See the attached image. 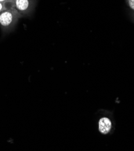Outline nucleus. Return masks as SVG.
Segmentation results:
<instances>
[{"instance_id":"4","label":"nucleus","mask_w":134,"mask_h":151,"mask_svg":"<svg viewBox=\"0 0 134 151\" xmlns=\"http://www.w3.org/2000/svg\"><path fill=\"white\" fill-rule=\"evenodd\" d=\"M126 1L129 8L134 12V0H126Z\"/></svg>"},{"instance_id":"3","label":"nucleus","mask_w":134,"mask_h":151,"mask_svg":"<svg viewBox=\"0 0 134 151\" xmlns=\"http://www.w3.org/2000/svg\"><path fill=\"white\" fill-rule=\"evenodd\" d=\"M112 128V123L108 117H102L99 122V130L103 134H107Z\"/></svg>"},{"instance_id":"1","label":"nucleus","mask_w":134,"mask_h":151,"mask_svg":"<svg viewBox=\"0 0 134 151\" xmlns=\"http://www.w3.org/2000/svg\"><path fill=\"white\" fill-rule=\"evenodd\" d=\"M22 18L18 12L11 5L0 13V28L3 35L13 32L20 18Z\"/></svg>"},{"instance_id":"2","label":"nucleus","mask_w":134,"mask_h":151,"mask_svg":"<svg viewBox=\"0 0 134 151\" xmlns=\"http://www.w3.org/2000/svg\"><path fill=\"white\" fill-rule=\"evenodd\" d=\"M38 0H13L12 6L15 9L22 17L31 16L35 10Z\"/></svg>"},{"instance_id":"6","label":"nucleus","mask_w":134,"mask_h":151,"mask_svg":"<svg viewBox=\"0 0 134 151\" xmlns=\"http://www.w3.org/2000/svg\"><path fill=\"white\" fill-rule=\"evenodd\" d=\"M0 2L9 4V5H12L13 3V0H0Z\"/></svg>"},{"instance_id":"5","label":"nucleus","mask_w":134,"mask_h":151,"mask_svg":"<svg viewBox=\"0 0 134 151\" xmlns=\"http://www.w3.org/2000/svg\"><path fill=\"white\" fill-rule=\"evenodd\" d=\"M10 6V5H9V4L0 2V13H1L4 10H6Z\"/></svg>"}]
</instances>
